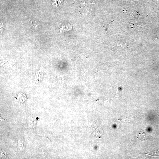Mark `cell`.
I'll return each instance as SVG.
<instances>
[{"label": "cell", "mask_w": 159, "mask_h": 159, "mask_svg": "<svg viewBox=\"0 0 159 159\" xmlns=\"http://www.w3.org/2000/svg\"><path fill=\"white\" fill-rule=\"evenodd\" d=\"M137 138L139 139L141 141L148 140L149 137L148 136L144 131H141L139 133V135Z\"/></svg>", "instance_id": "6da1fadb"}]
</instances>
